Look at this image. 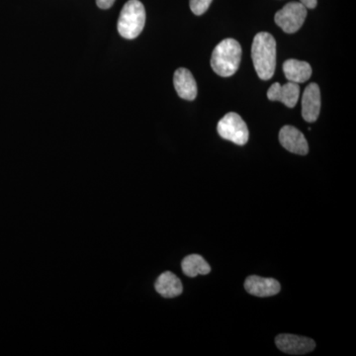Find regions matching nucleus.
<instances>
[{"mask_svg": "<svg viewBox=\"0 0 356 356\" xmlns=\"http://www.w3.org/2000/svg\"><path fill=\"white\" fill-rule=\"evenodd\" d=\"M321 91L317 83L307 86L302 97V117L309 123L317 121L321 111Z\"/></svg>", "mask_w": 356, "mask_h": 356, "instance_id": "obj_8", "label": "nucleus"}, {"mask_svg": "<svg viewBox=\"0 0 356 356\" xmlns=\"http://www.w3.org/2000/svg\"><path fill=\"white\" fill-rule=\"evenodd\" d=\"M217 131L222 139L231 140L238 146H245L250 138L247 124L235 112H229L222 117L218 123Z\"/></svg>", "mask_w": 356, "mask_h": 356, "instance_id": "obj_4", "label": "nucleus"}, {"mask_svg": "<svg viewBox=\"0 0 356 356\" xmlns=\"http://www.w3.org/2000/svg\"><path fill=\"white\" fill-rule=\"evenodd\" d=\"M300 86L298 83H287L284 86L275 83L267 91V97L270 102H280L289 108H293L299 100Z\"/></svg>", "mask_w": 356, "mask_h": 356, "instance_id": "obj_10", "label": "nucleus"}, {"mask_svg": "<svg viewBox=\"0 0 356 356\" xmlns=\"http://www.w3.org/2000/svg\"><path fill=\"white\" fill-rule=\"evenodd\" d=\"M213 0H191V9L195 15L200 16L209 8Z\"/></svg>", "mask_w": 356, "mask_h": 356, "instance_id": "obj_15", "label": "nucleus"}, {"mask_svg": "<svg viewBox=\"0 0 356 356\" xmlns=\"http://www.w3.org/2000/svg\"><path fill=\"white\" fill-rule=\"evenodd\" d=\"M307 17V8L301 2L292 1L275 14L276 24L287 34L298 31Z\"/></svg>", "mask_w": 356, "mask_h": 356, "instance_id": "obj_5", "label": "nucleus"}, {"mask_svg": "<svg viewBox=\"0 0 356 356\" xmlns=\"http://www.w3.org/2000/svg\"><path fill=\"white\" fill-rule=\"evenodd\" d=\"M156 292L165 298H175L184 291L181 281L170 271L161 273L154 283Z\"/></svg>", "mask_w": 356, "mask_h": 356, "instance_id": "obj_12", "label": "nucleus"}, {"mask_svg": "<svg viewBox=\"0 0 356 356\" xmlns=\"http://www.w3.org/2000/svg\"><path fill=\"white\" fill-rule=\"evenodd\" d=\"M245 288L248 294L254 296L270 297L280 292V283L273 278H264L261 276H248L245 282Z\"/></svg>", "mask_w": 356, "mask_h": 356, "instance_id": "obj_9", "label": "nucleus"}, {"mask_svg": "<svg viewBox=\"0 0 356 356\" xmlns=\"http://www.w3.org/2000/svg\"><path fill=\"white\" fill-rule=\"evenodd\" d=\"M242 54V47L236 40H222L213 51L211 67L218 76H234L240 67Z\"/></svg>", "mask_w": 356, "mask_h": 356, "instance_id": "obj_2", "label": "nucleus"}, {"mask_svg": "<svg viewBox=\"0 0 356 356\" xmlns=\"http://www.w3.org/2000/svg\"><path fill=\"white\" fill-rule=\"evenodd\" d=\"M275 343L282 353L293 355H305L316 348V343L313 339L289 334L276 337Z\"/></svg>", "mask_w": 356, "mask_h": 356, "instance_id": "obj_6", "label": "nucleus"}, {"mask_svg": "<svg viewBox=\"0 0 356 356\" xmlns=\"http://www.w3.org/2000/svg\"><path fill=\"white\" fill-rule=\"evenodd\" d=\"M252 58L259 79L268 81L274 76L276 67V42L273 35L267 32L255 35L252 46Z\"/></svg>", "mask_w": 356, "mask_h": 356, "instance_id": "obj_1", "label": "nucleus"}, {"mask_svg": "<svg viewBox=\"0 0 356 356\" xmlns=\"http://www.w3.org/2000/svg\"><path fill=\"white\" fill-rule=\"evenodd\" d=\"M182 271L189 277H195L199 275H206L210 273L209 264L199 254H191L184 257L181 262Z\"/></svg>", "mask_w": 356, "mask_h": 356, "instance_id": "obj_14", "label": "nucleus"}, {"mask_svg": "<svg viewBox=\"0 0 356 356\" xmlns=\"http://www.w3.org/2000/svg\"><path fill=\"white\" fill-rule=\"evenodd\" d=\"M114 2L115 0H96V4L102 9H109L113 6Z\"/></svg>", "mask_w": 356, "mask_h": 356, "instance_id": "obj_16", "label": "nucleus"}, {"mask_svg": "<svg viewBox=\"0 0 356 356\" xmlns=\"http://www.w3.org/2000/svg\"><path fill=\"white\" fill-rule=\"evenodd\" d=\"M283 72L288 81L294 83H303L312 76L311 65L302 60H288L283 64Z\"/></svg>", "mask_w": 356, "mask_h": 356, "instance_id": "obj_13", "label": "nucleus"}, {"mask_svg": "<svg viewBox=\"0 0 356 356\" xmlns=\"http://www.w3.org/2000/svg\"><path fill=\"white\" fill-rule=\"evenodd\" d=\"M281 146L290 153L306 156L309 153L308 142L305 136L293 126H284L280 132Z\"/></svg>", "mask_w": 356, "mask_h": 356, "instance_id": "obj_7", "label": "nucleus"}, {"mask_svg": "<svg viewBox=\"0 0 356 356\" xmlns=\"http://www.w3.org/2000/svg\"><path fill=\"white\" fill-rule=\"evenodd\" d=\"M300 2H301L307 9L316 8L318 4V0H300Z\"/></svg>", "mask_w": 356, "mask_h": 356, "instance_id": "obj_17", "label": "nucleus"}, {"mask_svg": "<svg viewBox=\"0 0 356 356\" xmlns=\"http://www.w3.org/2000/svg\"><path fill=\"white\" fill-rule=\"evenodd\" d=\"M173 83H175V90L180 98L188 100V102L195 99L197 96V84H196L191 70L184 69V67L178 69L175 72Z\"/></svg>", "mask_w": 356, "mask_h": 356, "instance_id": "obj_11", "label": "nucleus"}, {"mask_svg": "<svg viewBox=\"0 0 356 356\" xmlns=\"http://www.w3.org/2000/svg\"><path fill=\"white\" fill-rule=\"evenodd\" d=\"M146 24V10L139 0H129L126 2L119 16V34L123 38L133 40L139 37Z\"/></svg>", "mask_w": 356, "mask_h": 356, "instance_id": "obj_3", "label": "nucleus"}]
</instances>
